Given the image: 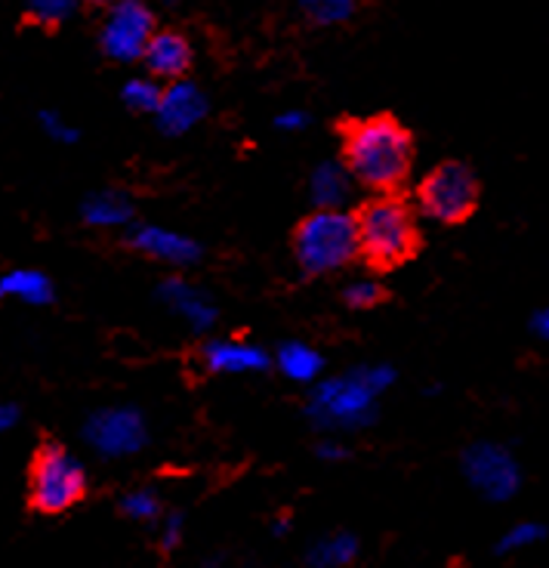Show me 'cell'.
<instances>
[{"instance_id": "cell-1", "label": "cell", "mask_w": 549, "mask_h": 568, "mask_svg": "<svg viewBox=\"0 0 549 568\" xmlns=\"http://www.w3.org/2000/svg\"><path fill=\"white\" fill-rule=\"evenodd\" d=\"M343 164L355 183L393 195L408 180L414 164V136L389 114L353 121L343 133Z\"/></svg>"}, {"instance_id": "cell-2", "label": "cell", "mask_w": 549, "mask_h": 568, "mask_svg": "<svg viewBox=\"0 0 549 568\" xmlns=\"http://www.w3.org/2000/svg\"><path fill=\"white\" fill-rule=\"evenodd\" d=\"M395 384L393 365H362L312 386L306 417L327 433H355L377 420V398Z\"/></svg>"}, {"instance_id": "cell-3", "label": "cell", "mask_w": 549, "mask_h": 568, "mask_svg": "<svg viewBox=\"0 0 549 568\" xmlns=\"http://www.w3.org/2000/svg\"><path fill=\"white\" fill-rule=\"evenodd\" d=\"M355 220H358L362 260H367V266L374 270H395L408 263L420 247V223L408 201L377 195L362 204Z\"/></svg>"}, {"instance_id": "cell-4", "label": "cell", "mask_w": 549, "mask_h": 568, "mask_svg": "<svg viewBox=\"0 0 549 568\" xmlns=\"http://www.w3.org/2000/svg\"><path fill=\"white\" fill-rule=\"evenodd\" d=\"M294 256L303 275H331L362 256L358 220L349 211H315L294 232Z\"/></svg>"}, {"instance_id": "cell-5", "label": "cell", "mask_w": 549, "mask_h": 568, "mask_svg": "<svg viewBox=\"0 0 549 568\" xmlns=\"http://www.w3.org/2000/svg\"><path fill=\"white\" fill-rule=\"evenodd\" d=\"M87 495V469L81 457L59 442H43L34 452L29 473L31 507L47 516L71 510Z\"/></svg>"}, {"instance_id": "cell-6", "label": "cell", "mask_w": 549, "mask_h": 568, "mask_svg": "<svg viewBox=\"0 0 549 568\" xmlns=\"http://www.w3.org/2000/svg\"><path fill=\"white\" fill-rule=\"evenodd\" d=\"M417 204L426 220L441 226H457L469 220L479 204V180L464 161H445L420 180Z\"/></svg>"}, {"instance_id": "cell-7", "label": "cell", "mask_w": 549, "mask_h": 568, "mask_svg": "<svg viewBox=\"0 0 549 568\" xmlns=\"http://www.w3.org/2000/svg\"><path fill=\"white\" fill-rule=\"evenodd\" d=\"M157 34L155 13L140 0H118L99 26V47L112 62H142Z\"/></svg>"}, {"instance_id": "cell-8", "label": "cell", "mask_w": 549, "mask_h": 568, "mask_svg": "<svg viewBox=\"0 0 549 568\" xmlns=\"http://www.w3.org/2000/svg\"><path fill=\"white\" fill-rule=\"evenodd\" d=\"M460 467L469 488L491 504H504L519 495L521 467L516 455L500 442H472L460 455Z\"/></svg>"}, {"instance_id": "cell-9", "label": "cell", "mask_w": 549, "mask_h": 568, "mask_svg": "<svg viewBox=\"0 0 549 568\" xmlns=\"http://www.w3.org/2000/svg\"><path fill=\"white\" fill-rule=\"evenodd\" d=\"M84 442L105 460L140 455L149 445V424L145 414L133 405L99 408L84 420Z\"/></svg>"}, {"instance_id": "cell-10", "label": "cell", "mask_w": 549, "mask_h": 568, "mask_svg": "<svg viewBox=\"0 0 549 568\" xmlns=\"http://www.w3.org/2000/svg\"><path fill=\"white\" fill-rule=\"evenodd\" d=\"M128 244L136 254L149 256L155 263H164L170 270H192L201 263V244L192 235H183L176 229L155 226V223H140V226H130Z\"/></svg>"}, {"instance_id": "cell-11", "label": "cell", "mask_w": 549, "mask_h": 568, "mask_svg": "<svg viewBox=\"0 0 549 568\" xmlns=\"http://www.w3.org/2000/svg\"><path fill=\"white\" fill-rule=\"evenodd\" d=\"M207 112H211V102L204 97V90L192 81H176L164 87L155 124L164 136H185L207 118Z\"/></svg>"}, {"instance_id": "cell-12", "label": "cell", "mask_w": 549, "mask_h": 568, "mask_svg": "<svg viewBox=\"0 0 549 568\" xmlns=\"http://www.w3.org/2000/svg\"><path fill=\"white\" fill-rule=\"evenodd\" d=\"M155 297L157 303L167 306L170 313L180 315L195 334H207V331L216 325V306H213V300L207 297L201 287L183 282V278H176V275L157 282Z\"/></svg>"}, {"instance_id": "cell-13", "label": "cell", "mask_w": 549, "mask_h": 568, "mask_svg": "<svg viewBox=\"0 0 549 568\" xmlns=\"http://www.w3.org/2000/svg\"><path fill=\"white\" fill-rule=\"evenodd\" d=\"M201 365L211 374H260L272 365V355L263 353L260 346L247 341H228V337H213L201 346Z\"/></svg>"}, {"instance_id": "cell-14", "label": "cell", "mask_w": 549, "mask_h": 568, "mask_svg": "<svg viewBox=\"0 0 549 568\" xmlns=\"http://www.w3.org/2000/svg\"><path fill=\"white\" fill-rule=\"evenodd\" d=\"M192 59H195V50H192L189 38L180 34V31L164 29L152 38L142 62H145V69H149V74L155 81L176 84V81H183L185 71L192 69Z\"/></svg>"}, {"instance_id": "cell-15", "label": "cell", "mask_w": 549, "mask_h": 568, "mask_svg": "<svg viewBox=\"0 0 549 568\" xmlns=\"http://www.w3.org/2000/svg\"><path fill=\"white\" fill-rule=\"evenodd\" d=\"M355 176L343 161H322L309 176V199L318 211H346Z\"/></svg>"}, {"instance_id": "cell-16", "label": "cell", "mask_w": 549, "mask_h": 568, "mask_svg": "<svg viewBox=\"0 0 549 568\" xmlns=\"http://www.w3.org/2000/svg\"><path fill=\"white\" fill-rule=\"evenodd\" d=\"M81 216H84L87 226L93 229H124L133 226L136 207H133V201L124 192L102 189V192L87 195L84 204H81Z\"/></svg>"}, {"instance_id": "cell-17", "label": "cell", "mask_w": 549, "mask_h": 568, "mask_svg": "<svg viewBox=\"0 0 549 568\" xmlns=\"http://www.w3.org/2000/svg\"><path fill=\"white\" fill-rule=\"evenodd\" d=\"M275 368L282 371L287 381L294 384H318L324 371V355L303 341H287L278 346V353L272 355Z\"/></svg>"}, {"instance_id": "cell-18", "label": "cell", "mask_w": 549, "mask_h": 568, "mask_svg": "<svg viewBox=\"0 0 549 568\" xmlns=\"http://www.w3.org/2000/svg\"><path fill=\"white\" fill-rule=\"evenodd\" d=\"M0 294L29 306H50L57 297V287L50 282V275L41 270H10L0 278Z\"/></svg>"}, {"instance_id": "cell-19", "label": "cell", "mask_w": 549, "mask_h": 568, "mask_svg": "<svg viewBox=\"0 0 549 568\" xmlns=\"http://www.w3.org/2000/svg\"><path fill=\"white\" fill-rule=\"evenodd\" d=\"M358 550H362V544L353 531H334V535H324L312 544L306 562L309 568H346L358 559Z\"/></svg>"}, {"instance_id": "cell-20", "label": "cell", "mask_w": 549, "mask_h": 568, "mask_svg": "<svg viewBox=\"0 0 549 568\" xmlns=\"http://www.w3.org/2000/svg\"><path fill=\"white\" fill-rule=\"evenodd\" d=\"M121 100H124V105H128L130 112L157 114L161 100H164V87H161V81H155L152 74H145V78H130L128 84L121 87Z\"/></svg>"}, {"instance_id": "cell-21", "label": "cell", "mask_w": 549, "mask_h": 568, "mask_svg": "<svg viewBox=\"0 0 549 568\" xmlns=\"http://www.w3.org/2000/svg\"><path fill=\"white\" fill-rule=\"evenodd\" d=\"M121 513L133 519V523H155L161 510H164V504H161V497H157L155 488H149V485H142V488H130L128 495L121 497Z\"/></svg>"}, {"instance_id": "cell-22", "label": "cell", "mask_w": 549, "mask_h": 568, "mask_svg": "<svg viewBox=\"0 0 549 568\" xmlns=\"http://www.w3.org/2000/svg\"><path fill=\"white\" fill-rule=\"evenodd\" d=\"M312 26H322V29H331V26H343L355 16L353 0H303L299 7Z\"/></svg>"}, {"instance_id": "cell-23", "label": "cell", "mask_w": 549, "mask_h": 568, "mask_svg": "<svg viewBox=\"0 0 549 568\" xmlns=\"http://www.w3.org/2000/svg\"><path fill=\"white\" fill-rule=\"evenodd\" d=\"M74 13H78L74 0H31L26 3V19L43 29H57L62 22H69Z\"/></svg>"}, {"instance_id": "cell-24", "label": "cell", "mask_w": 549, "mask_h": 568, "mask_svg": "<svg viewBox=\"0 0 549 568\" xmlns=\"http://www.w3.org/2000/svg\"><path fill=\"white\" fill-rule=\"evenodd\" d=\"M547 538V528L540 523H516L509 526L500 540H497V554H519V550H531L540 540Z\"/></svg>"}, {"instance_id": "cell-25", "label": "cell", "mask_w": 549, "mask_h": 568, "mask_svg": "<svg viewBox=\"0 0 549 568\" xmlns=\"http://www.w3.org/2000/svg\"><path fill=\"white\" fill-rule=\"evenodd\" d=\"M343 300L349 310H370L383 300V287L374 278H355L343 287Z\"/></svg>"}, {"instance_id": "cell-26", "label": "cell", "mask_w": 549, "mask_h": 568, "mask_svg": "<svg viewBox=\"0 0 549 568\" xmlns=\"http://www.w3.org/2000/svg\"><path fill=\"white\" fill-rule=\"evenodd\" d=\"M183 531H185V516L180 510L164 513V523H161V550L170 554L183 544Z\"/></svg>"}, {"instance_id": "cell-27", "label": "cell", "mask_w": 549, "mask_h": 568, "mask_svg": "<svg viewBox=\"0 0 549 568\" xmlns=\"http://www.w3.org/2000/svg\"><path fill=\"white\" fill-rule=\"evenodd\" d=\"M41 128L43 133L50 136V140H57V142H78V128H71L69 121L62 118L59 112H53V109H47V112H41Z\"/></svg>"}, {"instance_id": "cell-28", "label": "cell", "mask_w": 549, "mask_h": 568, "mask_svg": "<svg viewBox=\"0 0 549 568\" xmlns=\"http://www.w3.org/2000/svg\"><path fill=\"white\" fill-rule=\"evenodd\" d=\"M275 130H282V133H299V130H306L312 124L309 114L303 112V109H291V112L275 114Z\"/></svg>"}, {"instance_id": "cell-29", "label": "cell", "mask_w": 549, "mask_h": 568, "mask_svg": "<svg viewBox=\"0 0 549 568\" xmlns=\"http://www.w3.org/2000/svg\"><path fill=\"white\" fill-rule=\"evenodd\" d=\"M315 455L322 457V460H327V464H334V460H346V457H349V448L337 439H322L315 445Z\"/></svg>"}, {"instance_id": "cell-30", "label": "cell", "mask_w": 549, "mask_h": 568, "mask_svg": "<svg viewBox=\"0 0 549 568\" xmlns=\"http://www.w3.org/2000/svg\"><path fill=\"white\" fill-rule=\"evenodd\" d=\"M19 420H22V408H19L16 402H3V405H0V429L10 433Z\"/></svg>"}, {"instance_id": "cell-31", "label": "cell", "mask_w": 549, "mask_h": 568, "mask_svg": "<svg viewBox=\"0 0 549 568\" xmlns=\"http://www.w3.org/2000/svg\"><path fill=\"white\" fill-rule=\"evenodd\" d=\"M531 331H535L540 341L549 343V306H547V310H540V313L531 318Z\"/></svg>"}, {"instance_id": "cell-32", "label": "cell", "mask_w": 549, "mask_h": 568, "mask_svg": "<svg viewBox=\"0 0 549 568\" xmlns=\"http://www.w3.org/2000/svg\"><path fill=\"white\" fill-rule=\"evenodd\" d=\"M287 531H291V519H287V516L275 519V526H272V535H275V538H282V535H287Z\"/></svg>"}, {"instance_id": "cell-33", "label": "cell", "mask_w": 549, "mask_h": 568, "mask_svg": "<svg viewBox=\"0 0 549 568\" xmlns=\"http://www.w3.org/2000/svg\"><path fill=\"white\" fill-rule=\"evenodd\" d=\"M204 568H226V566H223V559H211V562H204Z\"/></svg>"}]
</instances>
